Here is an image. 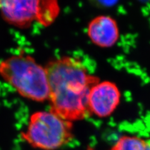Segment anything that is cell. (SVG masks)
Returning <instances> with one entry per match:
<instances>
[{
    "instance_id": "1",
    "label": "cell",
    "mask_w": 150,
    "mask_h": 150,
    "mask_svg": "<svg viewBox=\"0 0 150 150\" xmlns=\"http://www.w3.org/2000/svg\"><path fill=\"white\" fill-rule=\"evenodd\" d=\"M45 68L50 90V111L71 122L90 116L89 93L100 79L89 74L80 60L70 56L51 60Z\"/></svg>"
},
{
    "instance_id": "2",
    "label": "cell",
    "mask_w": 150,
    "mask_h": 150,
    "mask_svg": "<svg viewBox=\"0 0 150 150\" xmlns=\"http://www.w3.org/2000/svg\"><path fill=\"white\" fill-rule=\"evenodd\" d=\"M0 76L19 95L36 102L49 100V85L45 67L32 56L20 54L0 63Z\"/></svg>"
},
{
    "instance_id": "3",
    "label": "cell",
    "mask_w": 150,
    "mask_h": 150,
    "mask_svg": "<svg viewBox=\"0 0 150 150\" xmlns=\"http://www.w3.org/2000/svg\"><path fill=\"white\" fill-rule=\"evenodd\" d=\"M73 122L50 111L33 113L21 137L33 147L43 150L57 149L73 138Z\"/></svg>"
},
{
    "instance_id": "4",
    "label": "cell",
    "mask_w": 150,
    "mask_h": 150,
    "mask_svg": "<svg viewBox=\"0 0 150 150\" xmlns=\"http://www.w3.org/2000/svg\"><path fill=\"white\" fill-rule=\"evenodd\" d=\"M121 92L116 84L110 81H99L89 93L88 109L91 115L106 118L119 106Z\"/></svg>"
},
{
    "instance_id": "5",
    "label": "cell",
    "mask_w": 150,
    "mask_h": 150,
    "mask_svg": "<svg viewBox=\"0 0 150 150\" xmlns=\"http://www.w3.org/2000/svg\"><path fill=\"white\" fill-rule=\"evenodd\" d=\"M38 1H0V13L9 24L20 28L30 26L36 21Z\"/></svg>"
},
{
    "instance_id": "6",
    "label": "cell",
    "mask_w": 150,
    "mask_h": 150,
    "mask_svg": "<svg viewBox=\"0 0 150 150\" xmlns=\"http://www.w3.org/2000/svg\"><path fill=\"white\" fill-rule=\"evenodd\" d=\"M87 34L95 45L111 48L118 41L120 30L115 19L108 15H99L89 23Z\"/></svg>"
},
{
    "instance_id": "7",
    "label": "cell",
    "mask_w": 150,
    "mask_h": 150,
    "mask_svg": "<svg viewBox=\"0 0 150 150\" xmlns=\"http://www.w3.org/2000/svg\"><path fill=\"white\" fill-rule=\"evenodd\" d=\"M59 6L56 1H38L36 21L45 26L50 25L59 15Z\"/></svg>"
},
{
    "instance_id": "8",
    "label": "cell",
    "mask_w": 150,
    "mask_h": 150,
    "mask_svg": "<svg viewBox=\"0 0 150 150\" xmlns=\"http://www.w3.org/2000/svg\"><path fill=\"white\" fill-rule=\"evenodd\" d=\"M111 150H150V144L142 138L123 136Z\"/></svg>"
}]
</instances>
